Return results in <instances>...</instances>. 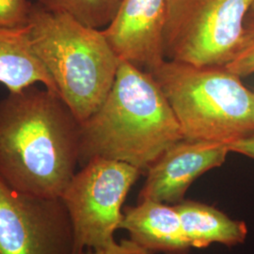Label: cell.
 Instances as JSON below:
<instances>
[{"mask_svg": "<svg viewBox=\"0 0 254 254\" xmlns=\"http://www.w3.org/2000/svg\"><path fill=\"white\" fill-rule=\"evenodd\" d=\"M79 148L80 123L60 94L35 84L0 101V176L13 189L61 198Z\"/></svg>", "mask_w": 254, "mask_h": 254, "instance_id": "obj_1", "label": "cell"}, {"mask_svg": "<svg viewBox=\"0 0 254 254\" xmlns=\"http://www.w3.org/2000/svg\"><path fill=\"white\" fill-rule=\"evenodd\" d=\"M183 138L173 109L153 75L120 61L107 98L80 124L79 165L103 157L129 164L145 174Z\"/></svg>", "mask_w": 254, "mask_h": 254, "instance_id": "obj_2", "label": "cell"}, {"mask_svg": "<svg viewBox=\"0 0 254 254\" xmlns=\"http://www.w3.org/2000/svg\"><path fill=\"white\" fill-rule=\"evenodd\" d=\"M30 42L63 100L81 124L100 108L115 81L120 59L102 29L33 4Z\"/></svg>", "mask_w": 254, "mask_h": 254, "instance_id": "obj_3", "label": "cell"}, {"mask_svg": "<svg viewBox=\"0 0 254 254\" xmlns=\"http://www.w3.org/2000/svg\"><path fill=\"white\" fill-rule=\"evenodd\" d=\"M150 73L171 105L184 138L228 146L254 136V92L225 66L166 60Z\"/></svg>", "mask_w": 254, "mask_h": 254, "instance_id": "obj_4", "label": "cell"}, {"mask_svg": "<svg viewBox=\"0 0 254 254\" xmlns=\"http://www.w3.org/2000/svg\"><path fill=\"white\" fill-rule=\"evenodd\" d=\"M253 0H167L166 60L225 66L244 32Z\"/></svg>", "mask_w": 254, "mask_h": 254, "instance_id": "obj_5", "label": "cell"}, {"mask_svg": "<svg viewBox=\"0 0 254 254\" xmlns=\"http://www.w3.org/2000/svg\"><path fill=\"white\" fill-rule=\"evenodd\" d=\"M141 175L129 164L103 157L92 158L74 173L61 196L73 228L74 254L115 240L124 203Z\"/></svg>", "mask_w": 254, "mask_h": 254, "instance_id": "obj_6", "label": "cell"}, {"mask_svg": "<svg viewBox=\"0 0 254 254\" xmlns=\"http://www.w3.org/2000/svg\"><path fill=\"white\" fill-rule=\"evenodd\" d=\"M0 254H74L73 228L61 198L17 190L0 176Z\"/></svg>", "mask_w": 254, "mask_h": 254, "instance_id": "obj_7", "label": "cell"}, {"mask_svg": "<svg viewBox=\"0 0 254 254\" xmlns=\"http://www.w3.org/2000/svg\"><path fill=\"white\" fill-rule=\"evenodd\" d=\"M230 153L219 142L183 138L168 148L145 173L136 201L154 200L175 205L200 176L222 166Z\"/></svg>", "mask_w": 254, "mask_h": 254, "instance_id": "obj_8", "label": "cell"}, {"mask_svg": "<svg viewBox=\"0 0 254 254\" xmlns=\"http://www.w3.org/2000/svg\"><path fill=\"white\" fill-rule=\"evenodd\" d=\"M167 0H122L103 33L115 54L145 72L166 61Z\"/></svg>", "mask_w": 254, "mask_h": 254, "instance_id": "obj_9", "label": "cell"}, {"mask_svg": "<svg viewBox=\"0 0 254 254\" xmlns=\"http://www.w3.org/2000/svg\"><path fill=\"white\" fill-rule=\"evenodd\" d=\"M121 229L154 254H190L192 249L174 205L164 202L144 200L124 206Z\"/></svg>", "mask_w": 254, "mask_h": 254, "instance_id": "obj_10", "label": "cell"}, {"mask_svg": "<svg viewBox=\"0 0 254 254\" xmlns=\"http://www.w3.org/2000/svg\"><path fill=\"white\" fill-rule=\"evenodd\" d=\"M0 83L9 92L22 91L37 83L60 94L53 78L35 54L30 27H0Z\"/></svg>", "mask_w": 254, "mask_h": 254, "instance_id": "obj_11", "label": "cell"}, {"mask_svg": "<svg viewBox=\"0 0 254 254\" xmlns=\"http://www.w3.org/2000/svg\"><path fill=\"white\" fill-rule=\"evenodd\" d=\"M174 207L192 249H206L215 243L233 248L246 241L249 231L245 222L230 218L213 205L185 199Z\"/></svg>", "mask_w": 254, "mask_h": 254, "instance_id": "obj_12", "label": "cell"}, {"mask_svg": "<svg viewBox=\"0 0 254 254\" xmlns=\"http://www.w3.org/2000/svg\"><path fill=\"white\" fill-rule=\"evenodd\" d=\"M122 0H37L44 9L65 13L87 27L104 29L114 18Z\"/></svg>", "mask_w": 254, "mask_h": 254, "instance_id": "obj_13", "label": "cell"}, {"mask_svg": "<svg viewBox=\"0 0 254 254\" xmlns=\"http://www.w3.org/2000/svg\"><path fill=\"white\" fill-rule=\"evenodd\" d=\"M225 67L238 76L254 73V18L246 17L244 32L236 53Z\"/></svg>", "mask_w": 254, "mask_h": 254, "instance_id": "obj_14", "label": "cell"}, {"mask_svg": "<svg viewBox=\"0 0 254 254\" xmlns=\"http://www.w3.org/2000/svg\"><path fill=\"white\" fill-rule=\"evenodd\" d=\"M32 6L28 0H0V27H27Z\"/></svg>", "mask_w": 254, "mask_h": 254, "instance_id": "obj_15", "label": "cell"}, {"mask_svg": "<svg viewBox=\"0 0 254 254\" xmlns=\"http://www.w3.org/2000/svg\"><path fill=\"white\" fill-rule=\"evenodd\" d=\"M80 254H154L144 248L137 245L130 238H124L120 241L114 240L109 245L98 249H88Z\"/></svg>", "mask_w": 254, "mask_h": 254, "instance_id": "obj_16", "label": "cell"}, {"mask_svg": "<svg viewBox=\"0 0 254 254\" xmlns=\"http://www.w3.org/2000/svg\"><path fill=\"white\" fill-rule=\"evenodd\" d=\"M230 153L243 154L254 159V136L237 140L228 145Z\"/></svg>", "mask_w": 254, "mask_h": 254, "instance_id": "obj_17", "label": "cell"}, {"mask_svg": "<svg viewBox=\"0 0 254 254\" xmlns=\"http://www.w3.org/2000/svg\"><path fill=\"white\" fill-rule=\"evenodd\" d=\"M247 17H249V18H254V0H253V2H252V5H251V7H250Z\"/></svg>", "mask_w": 254, "mask_h": 254, "instance_id": "obj_18", "label": "cell"}]
</instances>
